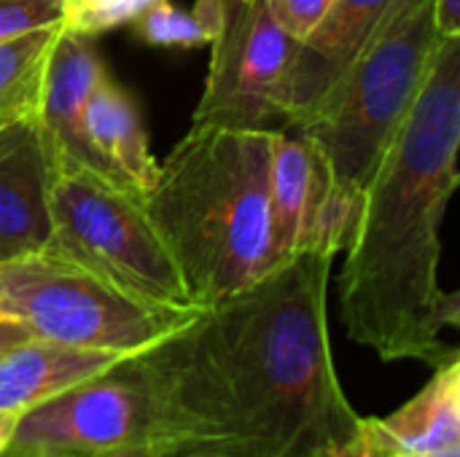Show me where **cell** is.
Returning <instances> with one entry per match:
<instances>
[{
    "label": "cell",
    "instance_id": "obj_1",
    "mask_svg": "<svg viewBox=\"0 0 460 457\" xmlns=\"http://www.w3.org/2000/svg\"><path fill=\"white\" fill-rule=\"evenodd\" d=\"M334 256L296 253L137 353L146 457H340L358 412L329 339Z\"/></svg>",
    "mask_w": 460,
    "mask_h": 457
},
{
    "label": "cell",
    "instance_id": "obj_2",
    "mask_svg": "<svg viewBox=\"0 0 460 457\" xmlns=\"http://www.w3.org/2000/svg\"><path fill=\"white\" fill-rule=\"evenodd\" d=\"M460 35L442 38L426 83L383 154L340 275V312L353 342L383 361L439 369L460 358L442 339L460 326L456 291L439 286L445 207L458 186Z\"/></svg>",
    "mask_w": 460,
    "mask_h": 457
},
{
    "label": "cell",
    "instance_id": "obj_3",
    "mask_svg": "<svg viewBox=\"0 0 460 457\" xmlns=\"http://www.w3.org/2000/svg\"><path fill=\"white\" fill-rule=\"evenodd\" d=\"M272 137L191 127L143 194L197 310L243 294L278 267L270 226Z\"/></svg>",
    "mask_w": 460,
    "mask_h": 457
},
{
    "label": "cell",
    "instance_id": "obj_4",
    "mask_svg": "<svg viewBox=\"0 0 460 457\" xmlns=\"http://www.w3.org/2000/svg\"><path fill=\"white\" fill-rule=\"evenodd\" d=\"M442 43L434 0H391L372 40L291 132L329 162L334 189L353 202L364 191L418 100Z\"/></svg>",
    "mask_w": 460,
    "mask_h": 457
},
{
    "label": "cell",
    "instance_id": "obj_5",
    "mask_svg": "<svg viewBox=\"0 0 460 457\" xmlns=\"http://www.w3.org/2000/svg\"><path fill=\"white\" fill-rule=\"evenodd\" d=\"M0 304L32 339L121 356L148 350L197 315L140 302L54 250L0 261Z\"/></svg>",
    "mask_w": 460,
    "mask_h": 457
},
{
    "label": "cell",
    "instance_id": "obj_6",
    "mask_svg": "<svg viewBox=\"0 0 460 457\" xmlns=\"http://www.w3.org/2000/svg\"><path fill=\"white\" fill-rule=\"evenodd\" d=\"M49 210L51 240L46 250L86 267L154 307L197 310L143 194L89 170L57 167Z\"/></svg>",
    "mask_w": 460,
    "mask_h": 457
},
{
    "label": "cell",
    "instance_id": "obj_7",
    "mask_svg": "<svg viewBox=\"0 0 460 457\" xmlns=\"http://www.w3.org/2000/svg\"><path fill=\"white\" fill-rule=\"evenodd\" d=\"M299 40L261 0H224L210 40V70L191 127L234 132H283L291 121V73Z\"/></svg>",
    "mask_w": 460,
    "mask_h": 457
},
{
    "label": "cell",
    "instance_id": "obj_8",
    "mask_svg": "<svg viewBox=\"0 0 460 457\" xmlns=\"http://www.w3.org/2000/svg\"><path fill=\"white\" fill-rule=\"evenodd\" d=\"M151 391L137 356L19 415L5 453L27 457L143 455Z\"/></svg>",
    "mask_w": 460,
    "mask_h": 457
},
{
    "label": "cell",
    "instance_id": "obj_9",
    "mask_svg": "<svg viewBox=\"0 0 460 457\" xmlns=\"http://www.w3.org/2000/svg\"><path fill=\"white\" fill-rule=\"evenodd\" d=\"M105 73H108L105 62L94 48L92 38L59 30L43 75L38 121L57 159V167L89 170L111 183L124 186L111 172V167L100 159V154L92 148L84 132V110L89 94Z\"/></svg>",
    "mask_w": 460,
    "mask_h": 457
},
{
    "label": "cell",
    "instance_id": "obj_10",
    "mask_svg": "<svg viewBox=\"0 0 460 457\" xmlns=\"http://www.w3.org/2000/svg\"><path fill=\"white\" fill-rule=\"evenodd\" d=\"M57 159L38 116L0 137V261L46 250L51 240V183Z\"/></svg>",
    "mask_w": 460,
    "mask_h": 457
},
{
    "label": "cell",
    "instance_id": "obj_11",
    "mask_svg": "<svg viewBox=\"0 0 460 457\" xmlns=\"http://www.w3.org/2000/svg\"><path fill=\"white\" fill-rule=\"evenodd\" d=\"M460 444V358L434 369L426 388L385 417H358L348 457L429 455Z\"/></svg>",
    "mask_w": 460,
    "mask_h": 457
},
{
    "label": "cell",
    "instance_id": "obj_12",
    "mask_svg": "<svg viewBox=\"0 0 460 457\" xmlns=\"http://www.w3.org/2000/svg\"><path fill=\"white\" fill-rule=\"evenodd\" d=\"M334 186L326 156L302 135L275 132L270 156V226L278 264L310 250L315 221Z\"/></svg>",
    "mask_w": 460,
    "mask_h": 457
},
{
    "label": "cell",
    "instance_id": "obj_13",
    "mask_svg": "<svg viewBox=\"0 0 460 457\" xmlns=\"http://www.w3.org/2000/svg\"><path fill=\"white\" fill-rule=\"evenodd\" d=\"M391 0H332L315 30L299 40L291 73V121L307 116L372 40Z\"/></svg>",
    "mask_w": 460,
    "mask_h": 457
},
{
    "label": "cell",
    "instance_id": "obj_14",
    "mask_svg": "<svg viewBox=\"0 0 460 457\" xmlns=\"http://www.w3.org/2000/svg\"><path fill=\"white\" fill-rule=\"evenodd\" d=\"M121 353L27 339L0 358V412L22 415L51 396L111 369Z\"/></svg>",
    "mask_w": 460,
    "mask_h": 457
},
{
    "label": "cell",
    "instance_id": "obj_15",
    "mask_svg": "<svg viewBox=\"0 0 460 457\" xmlns=\"http://www.w3.org/2000/svg\"><path fill=\"white\" fill-rule=\"evenodd\" d=\"M84 132L111 172L137 194H146L159 172L137 102L105 73L84 110Z\"/></svg>",
    "mask_w": 460,
    "mask_h": 457
},
{
    "label": "cell",
    "instance_id": "obj_16",
    "mask_svg": "<svg viewBox=\"0 0 460 457\" xmlns=\"http://www.w3.org/2000/svg\"><path fill=\"white\" fill-rule=\"evenodd\" d=\"M62 24L40 27L0 43V137L19 121L38 116L43 75Z\"/></svg>",
    "mask_w": 460,
    "mask_h": 457
},
{
    "label": "cell",
    "instance_id": "obj_17",
    "mask_svg": "<svg viewBox=\"0 0 460 457\" xmlns=\"http://www.w3.org/2000/svg\"><path fill=\"white\" fill-rule=\"evenodd\" d=\"M224 16V0H197L194 11L175 8L170 0H156L140 11L132 24L135 32L151 46L194 48L210 43Z\"/></svg>",
    "mask_w": 460,
    "mask_h": 457
},
{
    "label": "cell",
    "instance_id": "obj_18",
    "mask_svg": "<svg viewBox=\"0 0 460 457\" xmlns=\"http://www.w3.org/2000/svg\"><path fill=\"white\" fill-rule=\"evenodd\" d=\"M156 0H62V30L97 38L132 19Z\"/></svg>",
    "mask_w": 460,
    "mask_h": 457
},
{
    "label": "cell",
    "instance_id": "obj_19",
    "mask_svg": "<svg viewBox=\"0 0 460 457\" xmlns=\"http://www.w3.org/2000/svg\"><path fill=\"white\" fill-rule=\"evenodd\" d=\"M62 22V0H0V43Z\"/></svg>",
    "mask_w": 460,
    "mask_h": 457
},
{
    "label": "cell",
    "instance_id": "obj_20",
    "mask_svg": "<svg viewBox=\"0 0 460 457\" xmlns=\"http://www.w3.org/2000/svg\"><path fill=\"white\" fill-rule=\"evenodd\" d=\"M272 19L296 40H305L329 11L332 0H261Z\"/></svg>",
    "mask_w": 460,
    "mask_h": 457
},
{
    "label": "cell",
    "instance_id": "obj_21",
    "mask_svg": "<svg viewBox=\"0 0 460 457\" xmlns=\"http://www.w3.org/2000/svg\"><path fill=\"white\" fill-rule=\"evenodd\" d=\"M434 16H437V30L442 38H458L460 0H434Z\"/></svg>",
    "mask_w": 460,
    "mask_h": 457
},
{
    "label": "cell",
    "instance_id": "obj_22",
    "mask_svg": "<svg viewBox=\"0 0 460 457\" xmlns=\"http://www.w3.org/2000/svg\"><path fill=\"white\" fill-rule=\"evenodd\" d=\"M27 339H32V337L24 331V326L11 312H5V307L0 304V358Z\"/></svg>",
    "mask_w": 460,
    "mask_h": 457
},
{
    "label": "cell",
    "instance_id": "obj_23",
    "mask_svg": "<svg viewBox=\"0 0 460 457\" xmlns=\"http://www.w3.org/2000/svg\"><path fill=\"white\" fill-rule=\"evenodd\" d=\"M16 420H19V415L0 412V455H3V453L8 450V444H11V436H13Z\"/></svg>",
    "mask_w": 460,
    "mask_h": 457
},
{
    "label": "cell",
    "instance_id": "obj_24",
    "mask_svg": "<svg viewBox=\"0 0 460 457\" xmlns=\"http://www.w3.org/2000/svg\"><path fill=\"white\" fill-rule=\"evenodd\" d=\"M348 457V455H345ZM402 457H460V444L458 447H447V450H439V453H429V455H402Z\"/></svg>",
    "mask_w": 460,
    "mask_h": 457
},
{
    "label": "cell",
    "instance_id": "obj_25",
    "mask_svg": "<svg viewBox=\"0 0 460 457\" xmlns=\"http://www.w3.org/2000/svg\"><path fill=\"white\" fill-rule=\"evenodd\" d=\"M0 457H27V455H11V453H3ZM119 457H143V455H119Z\"/></svg>",
    "mask_w": 460,
    "mask_h": 457
},
{
    "label": "cell",
    "instance_id": "obj_26",
    "mask_svg": "<svg viewBox=\"0 0 460 457\" xmlns=\"http://www.w3.org/2000/svg\"><path fill=\"white\" fill-rule=\"evenodd\" d=\"M240 3H248V0H240Z\"/></svg>",
    "mask_w": 460,
    "mask_h": 457
},
{
    "label": "cell",
    "instance_id": "obj_27",
    "mask_svg": "<svg viewBox=\"0 0 460 457\" xmlns=\"http://www.w3.org/2000/svg\"><path fill=\"white\" fill-rule=\"evenodd\" d=\"M340 457H345V455H340Z\"/></svg>",
    "mask_w": 460,
    "mask_h": 457
}]
</instances>
